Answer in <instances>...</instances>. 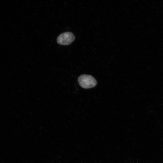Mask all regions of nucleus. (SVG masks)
Instances as JSON below:
<instances>
[{"mask_svg":"<svg viewBox=\"0 0 163 163\" xmlns=\"http://www.w3.org/2000/svg\"><path fill=\"white\" fill-rule=\"evenodd\" d=\"M78 81L80 86L85 89L93 88L97 84V81L94 77L88 75H80L78 77Z\"/></svg>","mask_w":163,"mask_h":163,"instance_id":"nucleus-1","label":"nucleus"},{"mask_svg":"<svg viewBox=\"0 0 163 163\" xmlns=\"http://www.w3.org/2000/svg\"><path fill=\"white\" fill-rule=\"evenodd\" d=\"M75 36L71 32H66L60 34L57 39V43L60 45H67L75 39Z\"/></svg>","mask_w":163,"mask_h":163,"instance_id":"nucleus-2","label":"nucleus"}]
</instances>
